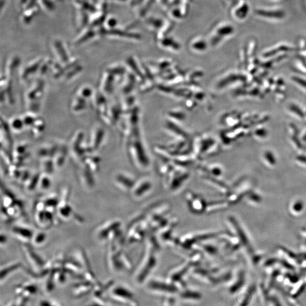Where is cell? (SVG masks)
I'll return each mask as SVG.
<instances>
[{
	"label": "cell",
	"mask_w": 306,
	"mask_h": 306,
	"mask_svg": "<svg viewBox=\"0 0 306 306\" xmlns=\"http://www.w3.org/2000/svg\"><path fill=\"white\" fill-rule=\"evenodd\" d=\"M107 300L118 304L131 305L133 295L129 289L123 285L113 284L107 292Z\"/></svg>",
	"instance_id": "1"
},
{
	"label": "cell",
	"mask_w": 306,
	"mask_h": 306,
	"mask_svg": "<svg viewBox=\"0 0 306 306\" xmlns=\"http://www.w3.org/2000/svg\"><path fill=\"white\" fill-rule=\"evenodd\" d=\"M99 283V282H94L87 279L84 276L83 278L78 279V282L72 285L70 295L74 299H80L89 294H93Z\"/></svg>",
	"instance_id": "2"
},
{
	"label": "cell",
	"mask_w": 306,
	"mask_h": 306,
	"mask_svg": "<svg viewBox=\"0 0 306 306\" xmlns=\"http://www.w3.org/2000/svg\"><path fill=\"white\" fill-rule=\"evenodd\" d=\"M38 292V287L32 282H26L18 285L14 289L15 297H20L30 300Z\"/></svg>",
	"instance_id": "3"
},
{
	"label": "cell",
	"mask_w": 306,
	"mask_h": 306,
	"mask_svg": "<svg viewBox=\"0 0 306 306\" xmlns=\"http://www.w3.org/2000/svg\"><path fill=\"white\" fill-rule=\"evenodd\" d=\"M11 232L16 238L24 243L31 242L34 233L28 227L21 226H14L12 227Z\"/></svg>",
	"instance_id": "4"
},
{
	"label": "cell",
	"mask_w": 306,
	"mask_h": 306,
	"mask_svg": "<svg viewBox=\"0 0 306 306\" xmlns=\"http://www.w3.org/2000/svg\"><path fill=\"white\" fill-rule=\"evenodd\" d=\"M22 268H23V264L19 262L10 263L1 267V276H0L1 284L9 278L14 272Z\"/></svg>",
	"instance_id": "5"
},
{
	"label": "cell",
	"mask_w": 306,
	"mask_h": 306,
	"mask_svg": "<svg viewBox=\"0 0 306 306\" xmlns=\"http://www.w3.org/2000/svg\"><path fill=\"white\" fill-rule=\"evenodd\" d=\"M256 13L260 16H266L268 18H275L276 19H281L284 16V12L278 10H258Z\"/></svg>",
	"instance_id": "6"
},
{
	"label": "cell",
	"mask_w": 306,
	"mask_h": 306,
	"mask_svg": "<svg viewBox=\"0 0 306 306\" xmlns=\"http://www.w3.org/2000/svg\"><path fill=\"white\" fill-rule=\"evenodd\" d=\"M47 241V235L44 232H39L36 234H34V237L32 239V245L36 246H40L43 245V244Z\"/></svg>",
	"instance_id": "7"
},
{
	"label": "cell",
	"mask_w": 306,
	"mask_h": 306,
	"mask_svg": "<svg viewBox=\"0 0 306 306\" xmlns=\"http://www.w3.org/2000/svg\"><path fill=\"white\" fill-rule=\"evenodd\" d=\"M81 176L82 181L83 182V184L85 185H86V187H88V188L93 187V185L94 184V181L93 180L92 173L86 172L85 170L81 173Z\"/></svg>",
	"instance_id": "8"
},
{
	"label": "cell",
	"mask_w": 306,
	"mask_h": 306,
	"mask_svg": "<svg viewBox=\"0 0 306 306\" xmlns=\"http://www.w3.org/2000/svg\"><path fill=\"white\" fill-rule=\"evenodd\" d=\"M35 306H61L59 302L46 298L40 300L35 305Z\"/></svg>",
	"instance_id": "9"
},
{
	"label": "cell",
	"mask_w": 306,
	"mask_h": 306,
	"mask_svg": "<svg viewBox=\"0 0 306 306\" xmlns=\"http://www.w3.org/2000/svg\"><path fill=\"white\" fill-rule=\"evenodd\" d=\"M51 181L49 177L46 176L40 177L39 185L42 189H48L51 187Z\"/></svg>",
	"instance_id": "10"
},
{
	"label": "cell",
	"mask_w": 306,
	"mask_h": 306,
	"mask_svg": "<svg viewBox=\"0 0 306 306\" xmlns=\"http://www.w3.org/2000/svg\"><path fill=\"white\" fill-rule=\"evenodd\" d=\"M85 306H108L106 301L99 300L93 298L92 301L89 302Z\"/></svg>",
	"instance_id": "11"
},
{
	"label": "cell",
	"mask_w": 306,
	"mask_h": 306,
	"mask_svg": "<svg viewBox=\"0 0 306 306\" xmlns=\"http://www.w3.org/2000/svg\"><path fill=\"white\" fill-rule=\"evenodd\" d=\"M7 242V238L6 237V235H4L3 234H1V245H3V244Z\"/></svg>",
	"instance_id": "12"
}]
</instances>
